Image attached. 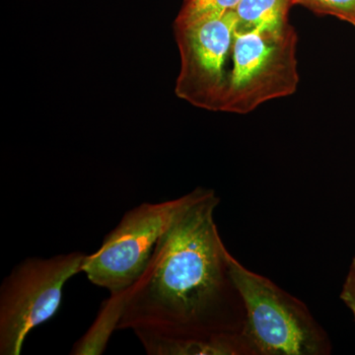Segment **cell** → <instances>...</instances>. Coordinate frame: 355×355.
Listing matches in <instances>:
<instances>
[{"mask_svg": "<svg viewBox=\"0 0 355 355\" xmlns=\"http://www.w3.org/2000/svg\"><path fill=\"white\" fill-rule=\"evenodd\" d=\"M202 190L198 187L175 200L142 202L128 210L105 236L101 247L86 256L83 272L89 282L106 289L110 295H123L144 273L166 229Z\"/></svg>", "mask_w": 355, "mask_h": 355, "instance_id": "obj_3", "label": "cell"}, {"mask_svg": "<svg viewBox=\"0 0 355 355\" xmlns=\"http://www.w3.org/2000/svg\"><path fill=\"white\" fill-rule=\"evenodd\" d=\"M86 256L31 257L14 266L0 286V354H21L30 331L57 314L65 284L83 272Z\"/></svg>", "mask_w": 355, "mask_h": 355, "instance_id": "obj_4", "label": "cell"}, {"mask_svg": "<svg viewBox=\"0 0 355 355\" xmlns=\"http://www.w3.org/2000/svg\"><path fill=\"white\" fill-rule=\"evenodd\" d=\"M236 22L233 10L187 24H175L181 55L175 88L178 97L198 108L224 112L232 69Z\"/></svg>", "mask_w": 355, "mask_h": 355, "instance_id": "obj_6", "label": "cell"}, {"mask_svg": "<svg viewBox=\"0 0 355 355\" xmlns=\"http://www.w3.org/2000/svg\"><path fill=\"white\" fill-rule=\"evenodd\" d=\"M293 0H240L234 12L237 32L253 31L288 23L287 14Z\"/></svg>", "mask_w": 355, "mask_h": 355, "instance_id": "obj_7", "label": "cell"}, {"mask_svg": "<svg viewBox=\"0 0 355 355\" xmlns=\"http://www.w3.org/2000/svg\"><path fill=\"white\" fill-rule=\"evenodd\" d=\"M297 34L286 23L253 31L236 30L226 113L248 114L298 87Z\"/></svg>", "mask_w": 355, "mask_h": 355, "instance_id": "obj_5", "label": "cell"}, {"mask_svg": "<svg viewBox=\"0 0 355 355\" xmlns=\"http://www.w3.org/2000/svg\"><path fill=\"white\" fill-rule=\"evenodd\" d=\"M123 295H111L103 303L94 324L79 342L74 345L71 354H101L106 349L110 336L118 330Z\"/></svg>", "mask_w": 355, "mask_h": 355, "instance_id": "obj_8", "label": "cell"}, {"mask_svg": "<svg viewBox=\"0 0 355 355\" xmlns=\"http://www.w3.org/2000/svg\"><path fill=\"white\" fill-rule=\"evenodd\" d=\"M244 304V334L254 355H329L333 347L304 302L229 254Z\"/></svg>", "mask_w": 355, "mask_h": 355, "instance_id": "obj_2", "label": "cell"}, {"mask_svg": "<svg viewBox=\"0 0 355 355\" xmlns=\"http://www.w3.org/2000/svg\"><path fill=\"white\" fill-rule=\"evenodd\" d=\"M340 298L352 312L355 322V256L352 259L349 272L343 282Z\"/></svg>", "mask_w": 355, "mask_h": 355, "instance_id": "obj_11", "label": "cell"}, {"mask_svg": "<svg viewBox=\"0 0 355 355\" xmlns=\"http://www.w3.org/2000/svg\"><path fill=\"white\" fill-rule=\"evenodd\" d=\"M240 0H184L175 24H187L195 21L222 15L235 10Z\"/></svg>", "mask_w": 355, "mask_h": 355, "instance_id": "obj_9", "label": "cell"}, {"mask_svg": "<svg viewBox=\"0 0 355 355\" xmlns=\"http://www.w3.org/2000/svg\"><path fill=\"white\" fill-rule=\"evenodd\" d=\"M319 14L335 16L355 27V0H293Z\"/></svg>", "mask_w": 355, "mask_h": 355, "instance_id": "obj_10", "label": "cell"}, {"mask_svg": "<svg viewBox=\"0 0 355 355\" xmlns=\"http://www.w3.org/2000/svg\"><path fill=\"white\" fill-rule=\"evenodd\" d=\"M205 189L172 222L144 273L123 295L118 330H130L149 355H253L229 251Z\"/></svg>", "mask_w": 355, "mask_h": 355, "instance_id": "obj_1", "label": "cell"}]
</instances>
